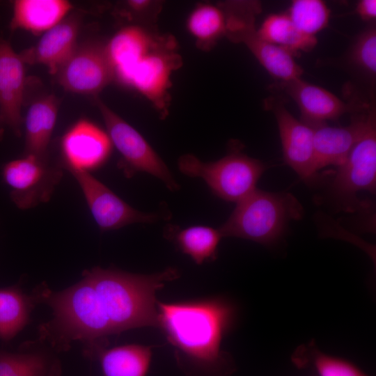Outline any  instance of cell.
I'll use <instances>...</instances> for the list:
<instances>
[{"label": "cell", "instance_id": "6da1fadb", "mask_svg": "<svg viewBox=\"0 0 376 376\" xmlns=\"http://www.w3.org/2000/svg\"><path fill=\"white\" fill-rule=\"evenodd\" d=\"M158 327L177 354L194 366L226 370L229 360L221 350L235 317L233 304L221 297L157 302Z\"/></svg>", "mask_w": 376, "mask_h": 376}, {"label": "cell", "instance_id": "7a4b0ae2", "mask_svg": "<svg viewBox=\"0 0 376 376\" xmlns=\"http://www.w3.org/2000/svg\"><path fill=\"white\" fill-rule=\"evenodd\" d=\"M83 274L94 285L113 334L136 328L157 327V292L179 276L173 267L140 274L95 267Z\"/></svg>", "mask_w": 376, "mask_h": 376}, {"label": "cell", "instance_id": "3957f363", "mask_svg": "<svg viewBox=\"0 0 376 376\" xmlns=\"http://www.w3.org/2000/svg\"><path fill=\"white\" fill-rule=\"evenodd\" d=\"M41 302L49 306L52 319L40 328V338L58 350L69 347L73 341H81L86 350L106 346L104 340L112 335L109 319L97 292L88 276L72 286L53 292L40 288Z\"/></svg>", "mask_w": 376, "mask_h": 376}, {"label": "cell", "instance_id": "277c9868", "mask_svg": "<svg viewBox=\"0 0 376 376\" xmlns=\"http://www.w3.org/2000/svg\"><path fill=\"white\" fill-rule=\"evenodd\" d=\"M236 203L227 221L219 228L222 237L273 244L283 236L290 221L299 220L304 215L301 204L288 192L256 189Z\"/></svg>", "mask_w": 376, "mask_h": 376}, {"label": "cell", "instance_id": "5b68a950", "mask_svg": "<svg viewBox=\"0 0 376 376\" xmlns=\"http://www.w3.org/2000/svg\"><path fill=\"white\" fill-rule=\"evenodd\" d=\"M226 34L233 42L244 43L258 62L274 78L287 82L301 78L304 70L288 50L273 45L258 34L256 15L261 10L257 1H240L224 4Z\"/></svg>", "mask_w": 376, "mask_h": 376}, {"label": "cell", "instance_id": "8992f818", "mask_svg": "<svg viewBox=\"0 0 376 376\" xmlns=\"http://www.w3.org/2000/svg\"><path fill=\"white\" fill-rule=\"evenodd\" d=\"M178 164L183 174L203 179L217 196L236 203L257 189L258 181L266 169L261 161L240 152L211 162L185 155L179 158Z\"/></svg>", "mask_w": 376, "mask_h": 376}, {"label": "cell", "instance_id": "52a82bcc", "mask_svg": "<svg viewBox=\"0 0 376 376\" xmlns=\"http://www.w3.org/2000/svg\"><path fill=\"white\" fill-rule=\"evenodd\" d=\"M332 197L345 207L359 205L357 194L376 189V112L372 109L367 126L330 183Z\"/></svg>", "mask_w": 376, "mask_h": 376}, {"label": "cell", "instance_id": "ba28073f", "mask_svg": "<svg viewBox=\"0 0 376 376\" xmlns=\"http://www.w3.org/2000/svg\"><path fill=\"white\" fill-rule=\"evenodd\" d=\"M2 176L10 189L12 201L19 208L26 210L49 201L62 171L50 165L47 159L26 155L6 164Z\"/></svg>", "mask_w": 376, "mask_h": 376}, {"label": "cell", "instance_id": "9c48e42d", "mask_svg": "<svg viewBox=\"0 0 376 376\" xmlns=\"http://www.w3.org/2000/svg\"><path fill=\"white\" fill-rule=\"evenodd\" d=\"M97 104L107 134L131 171L148 173L162 180L171 191L179 185L169 169L145 139L102 102Z\"/></svg>", "mask_w": 376, "mask_h": 376}, {"label": "cell", "instance_id": "30bf717a", "mask_svg": "<svg viewBox=\"0 0 376 376\" xmlns=\"http://www.w3.org/2000/svg\"><path fill=\"white\" fill-rule=\"evenodd\" d=\"M70 171L77 180L100 230H115L134 223H152L159 219V214L143 212L132 207L90 172Z\"/></svg>", "mask_w": 376, "mask_h": 376}, {"label": "cell", "instance_id": "8fae6325", "mask_svg": "<svg viewBox=\"0 0 376 376\" xmlns=\"http://www.w3.org/2000/svg\"><path fill=\"white\" fill-rule=\"evenodd\" d=\"M266 105L275 116L285 162L305 182H315L313 128L295 118L282 101L267 100Z\"/></svg>", "mask_w": 376, "mask_h": 376}, {"label": "cell", "instance_id": "7c38bea8", "mask_svg": "<svg viewBox=\"0 0 376 376\" xmlns=\"http://www.w3.org/2000/svg\"><path fill=\"white\" fill-rule=\"evenodd\" d=\"M56 75L66 91L95 94L111 81L114 73L105 48L88 45L77 47Z\"/></svg>", "mask_w": 376, "mask_h": 376}, {"label": "cell", "instance_id": "4fadbf2b", "mask_svg": "<svg viewBox=\"0 0 376 376\" xmlns=\"http://www.w3.org/2000/svg\"><path fill=\"white\" fill-rule=\"evenodd\" d=\"M111 142L107 134L93 123L81 120L64 135L61 149L67 169L89 172L109 157Z\"/></svg>", "mask_w": 376, "mask_h": 376}, {"label": "cell", "instance_id": "5bb4252c", "mask_svg": "<svg viewBox=\"0 0 376 376\" xmlns=\"http://www.w3.org/2000/svg\"><path fill=\"white\" fill-rule=\"evenodd\" d=\"M375 104L357 116L344 127H331L326 123L312 127L314 130L315 165L317 171L328 166L338 167L346 159L363 134Z\"/></svg>", "mask_w": 376, "mask_h": 376}, {"label": "cell", "instance_id": "9a60e30c", "mask_svg": "<svg viewBox=\"0 0 376 376\" xmlns=\"http://www.w3.org/2000/svg\"><path fill=\"white\" fill-rule=\"evenodd\" d=\"M24 64L9 42L0 40V113L5 125L19 136L26 81Z\"/></svg>", "mask_w": 376, "mask_h": 376}, {"label": "cell", "instance_id": "2e32d148", "mask_svg": "<svg viewBox=\"0 0 376 376\" xmlns=\"http://www.w3.org/2000/svg\"><path fill=\"white\" fill-rule=\"evenodd\" d=\"M279 86L297 104L301 121L311 127L337 119L350 110L348 104L330 91L301 78L280 82Z\"/></svg>", "mask_w": 376, "mask_h": 376}, {"label": "cell", "instance_id": "e0dca14e", "mask_svg": "<svg viewBox=\"0 0 376 376\" xmlns=\"http://www.w3.org/2000/svg\"><path fill=\"white\" fill-rule=\"evenodd\" d=\"M79 23L75 18L61 21L47 31L35 47L19 53L24 63L45 65L56 75L77 49Z\"/></svg>", "mask_w": 376, "mask_h": 376}, {"label": "cell", "instance_id": "ac0fdd59", "mask_svg": "<svg viewBox=\"0 0 376 376\" xmlns=\"http://www.w3.org/2000/svg\"><path fill=\"white\" fill-rule=\"evenodd\" d=\"M150 49L134 65L129 85L162 107L172 70L178 66L175 54Z\"/></svg>", "mask_w": 376, "mask_h": 376}, {"label": "cell", "instance_id": "d6986e66", "mask_svg": "<svg viewBox=\"0 0 376 376\" xmlns=\"http://www.w3.org/2000/svg\"><path fill=\"white\" fill-rule=\"evenodd\" d=\"M86 355L99 361L103 376H147L152 350L139 344L100 346L86 352Z\"/></svg>", "mask_w": 376, "mask_h": 376}, {"label": "cell", "instance_id": "ffe728a7", "mask_svg": "<svg viewBox=\"0 0 376 376\" xmlns=\"http://www.w3.org/2000/svg\"><path fill=\"white\" fill-rule=\"evenodd\" d=\"M72 8L65 0H17L13 3L10 27L35 34L46 32L61 22Z\"/></svg>", "mask_w": 376, "mask_h": 376}, {"label": "cell", "instance_id": "44dd1931", "mask_svg": "<svg viewBox=\"0 0 376 376\" xmlns=\"http://www.w3.org/2000/svg\"><path fill=\"white\" fill-rule=\"evenodd\" d=\"M151 47L149 38L142 30L130 26L118 31L104 48L114 75L129 84L134 65Z\"/></svg>", "mask_w": 376, "mask_h": 376}, {"label": "cell", "instance_id": "7402d4cb", "mask_svg": "<svg viewBox=\"0 0 376 376\" xmlns=\"http://www.w3.org/2000/svg\"><path fill=\"white\" fill-rule=\"evenodd\" d=\"M58 100L52 95L34 102L25 119L26 155L47 159V150L56 123Z\"/></svg>", "mask_w": 376, "mask_h": 376}, {"label": "cell", "instance_id": "603a6c76", "mask_svg": "<svg viewBox=\"0 0 376 376\" xmlns=\"http://www.w3.org/2000/svg\"><path fill=\"white\" fill-rule=\"evenodd\" d=\"M41 303L40 290L32 295L17 287L0 289V338L13 339L31 320L35 306Z\"/></svg>", "mask_w": 376, "mask_h": 376}, {"label": "cell", "instance_id": "cb8c5ba5", "mask_svg": "<svg viewBox=\"0 0 376 376\" xmlns=\"http://www.w3.org/2000/svg\"><path fill=\"white\" fill-rule=\"evenodd\" d=\"M258 33L265 40L288 50L294 56L299 52L311 51L318 43L315 36L298 30L287 13L269 15Z\"/></svg>", "mask_w": 376, "mask_h": 376}, {"label": "cell", "instance_id": "d4e9b609", "mask_svg": "<svg viewBox=\"0 0 376 376\" xmlns=\"http://www.w3.org/2000/svg\"><path fill=\"white\" fill-rule=\"evenodd\" d=\"M173 240L178 247L198 265L216 260L222 236L219 229L206 226H193L178 230Z\"/></svg>", "mask_w": 376, "mask_h": 376}, {"label": "cell", "instance_id": "484cf974", "mask_svg": "<svg viewBox=\"0 0 376 376\" xmlns=\"http://www.w3.org/2000/svg\"><path fill=\"white\" fill-rule=\"evenodd\" d=\"M58 365L42 352L0 350V376H58Z\"/></svg>", "mask_w": 376, "mask_h": 376}, {"label": "cell", "instance_id": "4316f807", "mask_svg": "<svg viewBox=\"0 0 376 376\" xmlns=\"http://www.w3.org/2000/svg\"><path fill=\"white\" fill-rule=\"evenodd\" d=\"M293 360L300 367H312L317 376H370L352 363L326 354L311 345L300 347L296 351Z\"/></svg>", "mask_w": 376, "mask_h": 376}, {"label": "cell", "instance_id": "83f0119b", "mask_svg": "<svg viewBox=\"0 0 376 376\" xmlns=\"http://www.w3.org/2000/svg\"><path fill=\"white\" fill-rule=\"evenodd\" d=\"M287 15L301 32L312 36L327 26L330 10L320 0L292 1Z\"/></svg>", "mask_w": 376, "mask_h": 376}, {"label": "cell", "instance_id": "f1b7e54d", "mask_svg": "<svg viewBox=\"0 0 376 376\" xmlns=\"http://www.w3.org/2000/svg\"><path fill=\"white\" fill-rule=\"evenodd\" d=\"M188 29L198 42H213L226 33L225 14L221 8L200 6L190 15Z\"/></svg>", "mask_w": 376, "mask_h": 376}, {"label": "cell", "instance_id": "f546056e", "mask_svg": "<svg viewBox=\"0 0 376 376\" xmlns=\"http://www.w3.org/2000/svg\"><path fill=\"white\" fill-rule=\"evenodd\" d=\"M351 61L364 73L375 77L376 74V29L372 24L363 31L354 43Z\"/></svg>", "mask_w": 376, "mask_h": 376}, {"label": "cell", "instance_id": "4dcf8cb0", "mask_svg": "<svg viewBox=\"0 0 376 376\" xmlns=\"http://www.w3.org/2000/svg\"><path fill=\"white\" fill-rule=\"evenodd\" d=\"M357 15L363 21H373L376 17V1L361 0L357 3L356 7Z\"/></svg>", "mask_w": 376, "mask_h": 376}, {"label": "cell", "instance_id": "1f68e13d", "mask_svg": "<svg viewBox=\"0 0 376 376\" xmlns=\"http://www.w3.org/2000/svg\"><path fill=\"white\" fill-rule=\"evenodd\" d=\"M128 4L130 8L135 10H141L146 8L149 5L148 1H130Z\"/></svg>", "mask_w": 376, "mask_h": 376}, {"label": "cell", "instance_id": "d6a6232c", "mask_svg": "<svg viewBox=\"0 0 376 376\" xmlns=\"http://www.w3.org/2000/svg\"><path fill=\"white\" fill-rule=\"evenodd\" d=\"M4 125H5V123H4V122L3 120V118H2L1 116V113H0V139L2 137L3 134Z\"/></svg>", "mask_w": 376, "mask_h": 376}]
</instances>
